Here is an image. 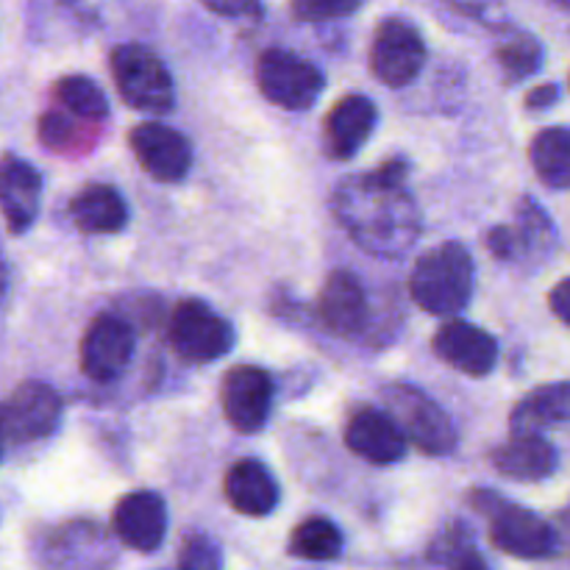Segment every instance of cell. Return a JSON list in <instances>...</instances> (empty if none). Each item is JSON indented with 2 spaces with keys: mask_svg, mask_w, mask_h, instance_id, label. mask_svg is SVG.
Instances as JSON below:
<instances>
[{
  "mask_svg": "<svg viewBox=\"0 0 570 570\" xmlns=\"http://www.w3.org/2000/svg\"><path fill=\"white\" fill-rule=\"evenodd\" d=\"M87 122L76 117L72 111H48L39 120V142L45 148L56 150V154H76V150L87 148L89 134Z\"/></svg>",
  "mask_w": 570,
  "mask_h": 570,
  "instance_id": "obj_29",
  "label": "cell"
},
{
  "mask_svg": "<svg viewBox=\"0 0 570 570\" xmlns=\"http://www.w3.org/2000/svg\"><path fill=\"white\" fill-rule=\"evenodd\" d=\"M128 145H131L134 156H137L139 167L148 173L150 178L161 184H176L193 167V145L176 128L165 126V122H139L128 134Z\"/></svg>",
  "mask_w": 570,
  "mask_h": 570,
  "instance_id": "obj_13",
  "label": "cell"
},
{
  "mask_svg": "<svg viewBox=\"0 0 570 570\" xmlns=\"http://www.w3.org/2000/svg\"><path fill=\"white\" fill-rule=\"evenodd\" d=\"M345 538L340 532V527L328 518H306L304 523L293 529L289 534L287 551L295 560L306 562H332L343 554Z\"/></svg>",
  "mask_w": 570,
  "mask_h": 570,
  "instance_id": "obj_25",
  "label": "cell"
},
{
  "mask_svg": "<svg viewBox=\"0 0 570 570\" xmlns=\"http://www.w3.org/2000/svg\"><path fill=\"white\" fill-rule=\"evenodd\" d=\"M512 228L515 239V262L521 259H546L557 245V232L549 215L534 200H523L518 212V226Z\"/></svg>",
  "mask_w": 570,
  "mask_h": 570,
  "instance_id": "obj_26",
  "label": "cell"
},
{
  "mask_svg": "<svg viewBox=\"0 0 570 570\" xmlns=\"http://www.w3.org/2000/svg\"><path fill=\"white\" fill-rule=\"evenodd\" d=\"M570 423V382L543 384L521 399L512 410V434H543V429Z\"/></svg>",
  "mask_w": 570,
  "mask_h": 570,
  "instance_id": "obj_23",
  "label": "cell"
},
{
  "mask_svg": "<svg viewBox=\"0 0 570 570\" xmlns=\"http://www.w3.org/2000/svg\"><path fill=\"white\" fill-rule=\"evenodd\" d=\"M37 557L42 570H109L115 562V549L98 523L72 521L59 529H48Z\"/></svg>",
  "mask_w": 570,
  "mask_h": 570,
  "instance_id": "obj_11",
  "label": "cell"
},
{
  "mask_svg": "<svg viewBox=\"0 0 570 570\" xmlns=\"http://www.w3.org/2000/svg\"><path fill=\"white\" fill-rule=\"evenodd\" d=\"M111 529L117 540L139 554H154L167 534V507L165 499L150 490H137L117 501Z\"/></svg>",
  "mask_w": 570,
  "mask_h": 570,
  "instance_id": "obj_16",
  "label": "cell"
},
{
  "mask_svg": "<svg viewBox=\"0 0 570 570\" xmlns=\"http://www.w3.org/2000/svg\"><path fill=\"white\" fill-rule=\"evenodd\" d=\"M178 570H223V551L209 534H189L178 551Z\"/></svg>",
  "mask_w": 570,
  "mask_h": 570,
  "instance_id": "obj_30",
  "label": "cell"
},
{
  "mask_svg": "<svg viewBox=\"0 0 570 570\" xmlns=\"http://www.w3.org/2000/svg\"><path fill=\"white\" fill-rule=\"evenodd\" d=\"M256 83L259 92L278 109L304 111L317 104L326 89V76L321 67L293 50L267 48L256 59Z\"/></svg>",
  "mask_w": 570,
  "mask_h": 570,
  "instance_id": "obj_5",
  "label": "cell"
},
{
  "mask_svg": "<svg viewBox=\"0 0 570 570\" xmlns=\"http://www.w3.org/2000/svg\"><path fill=\"white\" fill-rule=\"evenodd\" d=\"M362 0H289V9L301 22L343 20L360 11Z\"/></svg>",
  "mask_w": 570,
  "mask_h": 570,
  "instance_id": "obj_31",
  "label": "cell"
},
{
  "mask_svg": "<svg viewBox=\"0 0 570 570\" xmlns=\"http://www.w3.org/2000/svg\"><path fill=\"white\" fill-rule=\"evenodd\" d=\"M432 348L440 362L465 376H490L499 365V343L490 332L468 321H449L438 328Z\"/></svg>",
  "mask_w": 570,
  "mask_h": 570,
  "instance_id": "obj_14",
  "label": "cell"
},
{
  "mask_svg": "<svg viewBox=\"0 0 570 570\" xmlns=\"http://www.w3.org/2000/svg\"><path fill=\"white\" fill-rule=\"evenodd\" d=\"M568 87H570V78H568Z\"/></svg>",
  "mask_w": 570,
  "mask_h": 570,
  "instance_id": "obj_36",
  "label": "cell"
},
{
  "mask_svg": "<svg viewBox=\"0 0 570 570\" xmlns=\"http://www.w3.org/2000/svg\"><path fill=\"white\" fill-rule=\"evenodd\" d=\"M549 306L566 326H570V278H562L549 293Z\"/></svg>",
  "mask_w": 570,
  "mask_h": 570,
  "instance_id": "obj_34",
  "label": "cell"
},
{
  "mask_svg": "<svg viewBox=\"0 0 570 570\" xmlns=\"http://www.w3.org/2000/svg\"><path fill=\"white\" fill-rule=\"evenodd\" d=\"M495 61H499L501 72L510 83L527 81L543 65V45L532 33L515 31L495 48Z\"/></svg>",
  "mask_w": 570,
  "mask_h": 570,
  "instance_id": "obj_28",
  "label": "cell"
},
{
  "mask_svg": "<svg viewBox=\"0 0 570 570\" xmlns=\"http://www.w3.org/2000/svg\"><path fill=\"white\" fill-rule=\"evenodd\" d=\"M70 217L83 234H117L128 226V206L109 184H89L70 200Z\"/></svg>",
  "mask_w": 570,
  "mask_h": 570,
  "instance_id": "obj_22",
  "label": "cell"
},
{
  "mask_svg": "<svg viewBox=\"0 0 570 570\" xmlns=\"http://www.w3.org/2000/svg\"><path fill=\"white\" fill-rule=\"evenodd\" d=\"M557 100H560V87H557V83H540V87L529 89L523 104H527V109L543 111V109H551Z\"/></svg>",
  "mask_w": 570,
  "mask_h": 570,
  "instance_id": "obj_33",
  "label": "cell"
},
{
  "mask_svg": "<svg viewBox=\"0 0 570 570\" xmlns=\"http://www.w3.org/2000/svg\"><path fill=\"white\" fill-rule=\"evenodd\" d=\"M379 111L367 95H345L323 122V137H326V148L334 159H351L362 145L371 139L373 128H376Z\"/></svg>",
  "mask_w": 570,
  "mask_h": 570,
  "instance_id": "obj_19",
  "label": "cell"
},
{
  "mask_svg": "<svg viewBox=\"0 0 570 570\" xmlns=\"http://www.w3.org/2000/svg\"><path fill=\"white\" fill-rule=\"evenodd\" d=\"M53 98L59 100L61 109L72 111L81 120H106L109 117V100H106L104 89L92 81L89 76H65L56 81Z\"/></svg>",
  "mask_w": 570,
  "mask_h": 570,
  "instance_id": "obj_27",
  "label": "cell"
},
{
  "mask_svg": "<svg viewBox=\"0 0 570 570\" xmlns=\"http://www.w3.org/2000/svg\"><path fill=\"white\" fill-rule=\"evenodd\" d=\"M426 65V42L404 17H387L376 26L371 42V70L387 87H410Z\"/></svg>",
  "mask_w": 570,
  "mask_h": 570,
  "instance_id": "obj_8",
  "label": "cell"
},
{
  "mask_svg": "<svg viewBox=\"0 0 570 570\" xmlns=\"http://www.w3.org/2000/svg\"><path fill=\"white\" fill-rule=\"evenodd\" d=\"M223 412L239 434H259L273 410V379L256 365H237L223 376Z\"/></svg>",
  "mask_w": 570,
  "mask_h": 570,
  "instance_id": "obj_12",
  "label": "cell"
},
{
  "mask_svg": "<svg viewBox=\"0 0 570 570\" xmlns=\"http://www.w3.org/2000/svg\"><path fill=\"white\" fill-rule=\"evenodd\" d=\"M406 434L390 412L376 410V406H360L345 423V445L351 454L371 465H393L404 460L406 454Z\"/></svg>",
  "mask_w": 570,
  "mask_h": 570,
  "instance_id": "obj_15",
  "label": "cell"
},
{
  "mask_svg": "<svg viewBox=\"0 0 570 570\" xmlns=\"http://www.w3.org/2000/svg\"><path fill=\"white\" fill-rule=\"evenodd\" d=\"M445 568H449V570H490L488 562H484V557L479 554L473 546H471V549L462 551L460 557H454V560H451Z\"/></svg>",
  "mask_w": 570,
  "mask_h": 570,
  "instance_id": "obj_35",
  "label": "cell"
},
{
  "mask_svg": "<svg viewBox=\"0 0 570 570\" xmlns=\"http://www.w3.org/2000/svg\"><path fill=\"white\" fill-rule=\"evenodd\" d=\"M223 495L239 515L265 518L278 507V482L259 460L234 462L223 479Z\"/></svg>",
  "mask_w": 570,
  "mask_h": 570,
  "instance_id": "obj_20",
  "label": "cell"
},
{
  "mask_svg": "<svg viewBox=\"0 0 570 570\" xmlns=\"http://www.w3.org/2000/svg\"><path fill=\"white\" fill-rule=\"evenodd\" d=\"M167 340L181 360L209 365V362L223 360L234 348L237 334H234L232 323L217 315L209 304L187 298L173 309Z\"/></svg>",
  "mask_w": 570,
  "mask_h": 570,
  "instance_id": "obj_6",
  "label": "cell"
},
{
  "mask_svg": "<svg viewBox=\"0 0 570 570\" xmlns=\"http://www.w3.org/2000/svg\"><path fill=\"white\" fill-rule=\"evenodd\" d=\"M317 317L323 326L337 337H360L367 328L371 306H367L365 287L348 271H334L317 295Z\"/></svg>",
  "mask_w": 570,
  "mask_h": 570,
  "instance_id": "obj_17",
  "label": "cell"
},
{
  "mask_svg": "<svg viewBox=\"0 0 570 570\" xmlns=\"http://www.w3.org/2000/svg\"><path fill=\"white\" fill-rule=\"evenodd\" d=\"M39 200H42V176L37 167L26 159H17L14 154H6L0 167V204L11 237L31 228L39 215Z\"/></svg>",
  "mask_w": 570,
  "mask_h": 570,
  "instance_id": "obj_18",
  "label": "cell"
},
{
  "mask_svg": "<svg viewBox=\"0 0 570 570\" xmlns=\"http://www.w3.org/2000/svg\"><path fill=\"white\" fill-rule=\"evenodd\" d=\"M209 11L220 17H259L262 0H200Z\"/></svg>",
  "mask_w": 570,
  "mask_h": 570,
  "instance_id": "obj_32",
  "label": "cell"
},
{
  "mask_svg": "<svg viewBox=\"0 0 570 570\" xmlns=\"http://www.w3.org/2000/svg\"><path fill=\"white\" fill-rule=\"evenodd\" d=\"M410 161L387 159L382 167L340 181L332 209L340 226L365 254L401 259L421 237V209L406 189Z\"/></svg>",
  "mask_w": 570,
  "mask_h": 570,
  "instance_id": "obj_1",
  "label": "cell"
},
{
  "mask_svg": "<svg viewBox=\"0 0 570 570\" xmlns=\"http://www.w3.org/2000/svg\"><path fill=\"white\" fill-rule=\"evenodd\" d=\"M476 287V265L465 245L443 243L415 262L410 295L421 309L438 317H454L471 304Z\"/></svg>",
  "mask_w": 570,
  "mask_h": 570,
  "instance_id": "obj_2",
  "label": "cell"
},
{
  "mask_svg": "<svg viewBox=\"0 0 570 570\" xmlns=\"http://www.w3.org/2000/svg\"><path fill=\"white\" fill-rule=\"evenodd\" d=\"M529 161L546 187L570 189V128H543L529 145Z\"/></svg>",
  "mask_w": 570,
  "mask_h": 570,
  "instance_id": "obj_24",
  "label": "cell"
},
{
  "mask_svg": "<svg viewBox=\"0 0 570 570\" xmlns=\"http://www.w3.org/2000/svg\"><path fill=\"white\" fill-rule=\"evenodd\" d=\"M493 468L512 482H543L554 476L560 454L543 434H512L490 454Z\"/></svg>",
  "mask_w": 570,
  "mask_h": 570,
  "instance_id": "obj_21",
  "label": "cell"
},
{
  "mask_svg": "<svg viewBox=\"0 0 570 570\" xmlns=\"http://www.w3.org/2000/svg\"><path fill=\"white\" fill-rule=\"evenodd\" d=\"M109 70L115 78L122 104L145 115H167L176 106V87L165 61L145 45H117L109 56Z\"/></svg>",
  "mask_w": 570,
  "mask_h": 570,
  "instance_id": "obj_3",
  "label": "cell"
},
{
  "mask_svg": "<svg viewBox=\"0 0 570 570\" xmlns=\"http://www.w3.org/2000/svg\"><path fill=\"white\" fill-rule=\"evenodd\" d=\"M473 504L490 518V543L518 560H551L560 551V534L532 510L510 504L495 493H476Z\"/></svg>",
  "mask_w": 570,
  "mask_h": 570,
  "instance_id": "obj_4",
  "label": "cell"
},
{
  "mask_svg": "<svg viewBox=\"0 0 570 570\" xmlns=\"http://www.w3.org/2000/svg\"><path fill=\"white\" fill-rule=\"evenodd\" d=\"M61 399L50 384L28 379L9 393L3 404L6 445H28L48 440L61 423Z\"/></svg>",
  "mask_w": 570,
  "mask_h": 570,
  "instance_id": "obj_9",
  "label": "cell"
},
{
  "mask_svg": "<svg viewBox=\"0 0 570 570\" xmlns=\"http://www.w3.org/2000/svg\"><path fill=\"white\" fill-rule=\"evenodd\" d=\"M134 348H137V334L131 323L115 312H104L89 323L81 337V348H78L81 373L100 384L115 382L131 365Z\"/></svg>",
  "mask_w": 570,
  "mask_h": 570,
  "instance_id": "obj_10",
  "label": "cell"
},
{
  "mask_svg": "<svg viewBox=\"0 0 570 570\" xmlns=\"http://www.w3.org/2000/svg\"><path fill=\"white\" fill-rule=\"evenodd\" d=\"M384 401L390 406V415L404 429L406 440L415 443L423 454L445 456L456 449V429L449 412L426 393L406 384H393L384 393Z\"/></svg>",
  "mask_w": 570,
  "mask_h": 570,
  "instance_id": "obj_7",
  "label": "cell"
}]
</instances>
